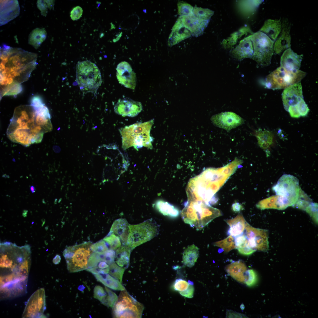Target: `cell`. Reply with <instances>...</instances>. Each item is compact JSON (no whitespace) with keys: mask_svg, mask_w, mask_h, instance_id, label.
Segmentation results:
<instances>
[{"mask_svg":"<svg viewBox=\"0 0 318 318\" xmlns=\"http://www.w3.org/2000/svg\"><path fill=\"white\" fill-rule=\"evenodd\" d=\"M31 103L15 109L6 133L11 141L25 147L41 142L44 134L52 129L49 110L41 98L34 96Z\"/></svg>","mask_w":318,"mask_h":318,"instance_id":"cell-1","label":"cell"},{"mask_svg":"<svg viewBox=\"0 0 318 318\" xmlns=\"http://www.w3.org/2000/svg\"><path fill=\"white\" fill-rule=\"evenodd\" d=\"M0 258V300L21 297L27 292L31 264L29 246L19 248L5 245Z\"/></svg>","mask_w":318,"mask_h":318,"instance_id":"cell-2","label":"cell"},{"mask_svg":"<svg viewBox=\"0 0 318 318\" xmlns=\"http://www.w3.org/2000/svg\"><path fill=\"white\" fill-rule=\"evenodd\" d=\"M36 54L3 44L0 47V92L8 93L22 87L35 68Z\"/></svg>","mask_w":318,"mask_h":318,"instance_id":"cell-3","label":"cell"},{"mask_svg":"<svg viewBox=\"0 0 318 318\" xmlns=\"http://www.w3.org/2000/svg\"><path fill=\"white\" fill-rule=\"evenodd\" d=\"M240 165L236 159L220 168H208L191 178L186 189L188 201H201L211 206L216 203V193Z\"/></svg>","mask_w":318,"mask_h":318,"instance_id":"cell-4","label":"cell"},{"mask_svg":"<svg viewBox=\"0 0 318 318\" xmlns=\"http://www.w3.org/2000/svg\"><path fill=\"white\" fill-rule=\"evenodd\" d=\"M181 213L184 222L197 230H201L213 219L222 215L219 209L201 201H187Z\"/></svg>","mask_w":318,"mask_h":318,"instance_id":"cell-5","label":"cell"},{"mask_svg":"<svg viewBox=\"0 0 318 318\" xmlns=\"http://www.w3.org/2000/svg\"><path fill=\"white\" fill-rule=\"evenodd\" d=\"M153 123L152 120L144 122H137L120 129L123 149L125 150L131 147L138 150L143 147L152 149L153 139L150 133Z\"/></svg>","mask_w":318,"mask_h":318,"instance_id":"cell-6","label":"cell"},{"mask_svg":"<svg viewBox=\"0 0 318 318\" xmlns=\"http://www.w3.org/2000/svg\"><path fill=\"white\" fill-rule=\"evenodd\" d=\"M90 241L67 246L63 252L67 269L70 273L78 272L88 268L90 257L93 252Z\"/></svg>","mask_w":318,"mask_h":318,"instance_id":"cell-7","label":"cell"},{"mask_svg":"<svg viewBox=\"0 0 318 318\" xmlns=\"http://www.w3.org/2000/svg\"><path fill=\"white\" fill-rule=\"evenodd\" d=\"M76 71L77 82L81 90L95 91L101 85L102 79L100 71L92 62L88 60L79 62Z\"/></svg>","mask_w":318,"mask_h":318,"instance_id":"cell-8","label":"cell"},{"mask_svg":"<svg viewBox=\"0 0 318 318\" xmlns=\"http://www.w3.org/2000/svg\"><path fill=\"white\" fill-rule=\"evenodd\" d=\"M159 226L152 219L139 224L129 225V234L125 245L133 249L157 236Z\"/></svg>","mask_w":318,"mask_h":318,"instance_id":"cell-9","label":"cell"},{"mask_svg":"<svg viewBox=\"0 0 318 318\" xmlns=\"http://www.w3.org/2000/svg\"><path fill=\"white\" fill-rule=\"evenodd\" d=\"M306 74L301 70L289 71L280 67L267 75L265 85L273 90L285 89L300 82Z\"/></svg>","mask_w":318,"mask_h":318,"instance_id":"cell-10","label":"cell"},{"mask_svg":"<svg viewBox=\"0 0 318 318\" xmlns=\"http://www.w3.org/2000/svg\"><path fill=\"white\" fill-rule=\"evenodd\" d=\"M143 305L138 302L125 289L121 291L112 309L114 318H141Z\"/></svg>","mask_w":318,"mask_h":318,"instance_id":"cell-11","label":"cell"},{"mask_svg":"<svg viewBox=\"0 0 318 318\" xmlns=\"http://www.w3.org/2000/svg\"><path fill=\"white\" fill-rule=\"evenodd\" d=\"M253 46L252 58L262 67L269 65L273 54L274 41L261 32L249 37Z\"/></svg>","mask_w":318,"mask_h":318,"instance_id":"cell-12","label":"cell"},{"mask_svg":"<svg viewBox=\"0 0 318 318\" xmlns=\"http://www.w3.org/2000/svg\"><path fill=\"white\" fill-rule=\"evenodd\" d=\"M299 182L296 178L284 175L279 180L273 189L280 197L277 204L281 208L286 207L295 203L297 200Z\"/></svg>","mask_w":318,"mask_h":318,"instance_id":"cell-13","label":"cell"},{"mask_svg":"<svg viewBox=\"0 0 318 318\" xmlns=\"http://www.w3.org/2000/svg\"><path fill=\"white\" fill-rule=\"evenodd\" d=\"M46 296L44 288L38 289L28 299L22 314L23 318H46Z\"/></svg>","mask_w":318,"mask_h":318,"instance_id":"cell-14","label":"cell"},{"mask_svg":"<svg viewBox=\"0 0 318 318\" xmlns=\"http://www.w3.org/2000/svg\"><path fill=\"white\" fill-rule=\"evenodd\" d=\"M244 231L248 244L252 249L263 251L268 249L267 230L254 228L246 222Z\"/></svg>","mask_w":318,"mask_h":318,"instance_id":"cell-15","label":"cell"},{"mask_svg":"<svg viewBox=\"0 0 318 318\" xmlns=\"http://www.w3.org/2000/svg\"><path fill=\"white\" fill-rule=\"evenodd\" d=\"M282 99L284 109L287 111L304 101L301 83L292 85L284 89L282 94Z\"/></svg>","mask_w":318,"mask_h":318,"instance_id":"cell-16","label":"cell"},{"mask_svg":"<svg viewBox=\"0 0 318 318\" xmlns=\"http://www.w3.org/2000/svg\"><path fill=\"white\" fill-rule=\"evenodd\" d=\"M211 120L216 126L227 131L243 124L244 119L234 112H222L213 116Z\"/></svg>","mask_w":318,"mask_h":318,"instance_id":"cell-17","label":"cell"},{"mask_svg":"<svg viewBox=\"0 0 318 318\" xmlns=\"http://www.w3.org/2000/svg\"><path fill=\"white\" fill-rule=\"evenodd\" d=\"M142 109L140 102L127 98L119 100L114 107L116 113L123 117H130L137 116Z\"/></svg>","mask_w":318,"mask_h":318,"instance_id":"cell-18","label":"cell"},{"mask_svg":"<svg viewBox=\"0 0 318 318\" xmlns=\"http://www.w3.org/2000/svg\"><path fill=\"white\" fill-rule=\"evenodd\" d=\"M116 70L119 83L127 88L134 89L136 85V76L129 63L125 61L120 62L117 65Z\"/></svg>","mask_w":318,"mask_h":318,"instance_id":"cell-19","label":"cell"},{"mask_svg":"<svg viewBox=\"0 0 318 318\" xmlns=\"http://www.w3.org/2000/svg\"><path fill=\"white\" fill-rule=\"evenodd\" d=\"M20 11L17 0H0V26L16 18L19 15Z\"/></svg>","mask_w":318,"mask_h":318,"instance_id":"cell-20","label":"cell"},{"mask_svg":"<svg viewBox=\"0 0 318 318\" xmlns=\"http://www.w3.org/2000/svg\"><path fill=\"white\" fill-rule=\"evenodd\" d=\"M180 17L184 26L190 31L192 35L196 37L203 34L210 21L197 18L193 14Z\"/></svg>","mask_w":318,"mask_h":318,"instance_id":"cell-21","label":"cell"},{"mask_svg":"<svg viewBox=\"0 0 318 318\" xmlns=\"http://www.w3.org/2000/svg\"><path fill=\"white\" fill-rule=\"evenodd\" d=\"M192 35L190 31L183 25L180 17L177 19L169 36L168 44L171 47Z\"/></svg>","mask_w":318,"mask_h":318,"instance_id":"cell-22","label":"cell"},{"mask_svg":"<svg viewBox=\"0 0 318 318\" xmlns=\"http://www.w3.org/2000/svg\"><path fill=\"white\" fill-rule=\"evenodd\" d=\"M302 55H299L289 48L285 50L280 59V67L289 71L299 70L302 59Z\"/></svg>","mask_w":318,"mask_h":318,"instance_id":"cell-23","label":"cell"},{"mask_svg":"<svg viewBox=\"0 0 318 318\" xmlns=\"http://www.w3.org/2000/svg\"><path fill=\"white\" fill-rule=\"evenodd\" d=\"M289 31V27L286 23L283 22L281 25V34L275 40L274 46V50L276 54H280L290 48L291 37Z\"/></svg>","mask_w":318,"mask_h":318,"instance_id":"cell-24","label":"cell"},{"mask_svg":"<svg viewBox=\"0 0 318 318\" xmlns=\"http://www.w3.org/2000/svg\"><path fill=\"white\" fill-rule=\"evenodd\" d=\"M253 53V44L249 37L241 41L239 45L230 52L232 57L239 60L245 58H252Z\"/></svg>","mask_w":318,"mask_h":318,"instance_id":"cell-25","label":"cell"},{"mask_svg":"<svg viewBox=\"0 0 318 318\" xmlns=\"http://www.w3.org/2000/svg\"><path fill=\"white\" fill-rule=\"evenodd\" d=\"M226 272L237 281L245 282L247 268L242 261H234L227 265L225 268Z\"/></svg>","mask_w":318,"mask_h":318,"instance_id":"cell-26","label":"cell"},{"mask_svg":"<svg viewBox=\"0 0 318 318\" xmlns=\"http://www.w3.org/2000/svg\"><path fill=\"white\" fill-rule=\"evenodd\" d=\"M225 221L230 227L227 233L229 235L234 237L242 234L245 230L246 221L241 213L235 218Z\"/></svg>","mask_w":318,"mask_h":318,"instance_id":"cell-27","label":"cell"},{"mask_svg":"<svg viewBox=\"0 0 318 318\" xmlns=\"http://www.w3.org/2000/svg\"><path fill=\"white\" fill-rule=\"evenodd\" d=\"M129 224L125 219H117L113 223L110 231L118 236L125 245L129 234Z\"/></svg>","mask_w":318,"mask_h":318,"instance_id":"cell-28","label":"cell"},{"mask_svg":"<svg viewBox=\"0 0 318 318\" xmlns=\"http://www.w3.org/2000/svg\"><path fill=\"white\" fill-rule=\"evenodd\" d=\"M281 28L280 20L269 19L266 21L261 31L274 41L280 34Z\"/></svg>","mask_w":318,"mask_h":318,"instance_id":"cell-29","label":"cell"},{"mask_svg":"<svg viewBox=\"0 0 318 318\" xmlns=\"http://www.w3.org/2000/svg\"><path fill=\"white\" fill-rule=\"evenodd\" d=\"M255 136L259 146L264 150H266L270 148L274 143V136L273 133L269 130L259 129L256 132Z\"/></svg>","mask_w":318,"mask_h":318,"instance_id":"cell-30","label":"cell"},{"mask_svg":"<svg viewBox=\"0 0 318 318\" xmlns=\"http://www.w3.org/2000/svg\"><path fill=\"white\" fill-rule=\"evenodd\" d=\"M94 275L98 281L110 289L121 291L125 289L121 282L109 274H98Z\"/></svg>","mask_w":318,"mask_h":318,"instance_id":"cell-31","label":"cell"},{"mask_svg":"<svg viewBox=\"0 0 318 318\" xmlns=\"http://www.w3.org/2000/svg\"><path fill=\"white\" fill-rule=\"evenodd\" d=\"M131 249L127 246H121L117 249L115 260L118 266L125 269L127 268L129 264Z\"/></svg>","mask_w":318,"mask_h":318,"instance_id":"cell-32","label":"cell"},{"mask_svg":"<svg viewBox=\"0 0 318 318\" xmlns=\"http://www.w3.org/2000/svg\"><path fill=\"white\" fill-rule=\"evenodd\" d=\"M199 249L194 244L188 246L184 250L182 256L183 262L187 267L193 266L198 257Z\"/></svg>","mask_w":318,"mask_h":318,"instance_id":"cell-33","label":"cell"},{"mask_svg":"<svg viewBox=\"0 0 318 318\" xmlns=\"http://www.w3.org/2000/svg\"><path fill=\"white\" fill-rule=\"evenodd\" d=\"M47 36L46 30L43 28H36L30 34L28 39L29 44L37 49L45 40Z\"/></svg>","mask_w":318,"mask_h":318,"instance_id":"cell-34","label":"cell"},{"mask_svg":"<svg viewBox=\"0 0 318 318\" xmlns=\"http://www.w3.org/2000/svg\"><path fill=\"white\" fill-rule=\"evenodd\" d=\"M156 208L164 215L171 217H178L179 214V210L174 206L165 201L160 200L155 204Z\"/></svg>","mask_w":318,"mask_h":318,"instance_id":"cell-35","label":"cell"},{"mask_svg":"<svg viewBox=\"0 0 318 318\" xmlns=\"http://www.w3.org/2000/svg\"><path fill=\"white\" fill-rule=\"evenodd\" d=\"M99 155L110 159H113L121 153L117 145L115 144L103 145L99 146L97 150Z\"/></svg>","mask_w":318,"mask_h":318,"instance_id":"cell-36","label":"cell"},{"mask_svg":"<svg viewBox=\"0 0 318 318\" xmlns=\"http://www.w3.org/2000/svg\"><path fill=\"white\" fill-rule=\"evenodd\" d=\"M213 245L221 248L227 253L236 249L234 238L231 235L222 240L214 242Z\"/></svg>","mask_w":318,"mask_h":318,"instance_id":"cell-37","label":"cell"},{"mask_svg":"<svg viewBox=\"0 0 318 318\" xmlns=\"http://www.w3.org/2000/svg\"><path fill=\"white\" fill-rule=\"evenodd\" d=\"M103 240L105 242L109 249L115 250L121 246L119 237L111 232H110Z\"/></svg>","mask_w":318,"mask_h":318,"instance_id":"cell-38","label":"cell"},{"mask_svg":"<svg viewBox=\"0 0 318 318\" xmlns=\"http://www.w3.org/2000/svg\"><path fill=\"white\" fill-rule=\"evenodd\" d=\"M116 168L112 165H106L104 169L102 182L111 181L118 178Z\"/></svg>","mask_w":318,"mask_h":318,"instance_id":"cell-39","label":"cell"},{"mask_svg":"<svg viewBox=\"0 0 318 318\" xmlns=\"http://www.w3.org/2000/svg\"><path fill=\"white\" fill-rule=\"evenodd\" d=\"M214 12L208 9L202 8L195 6L193 7V14L197 18L210 20Z\"/></svg>","mask_w":318,"mask_h":318,"instance_id":"cell-40","label":"cell"},{"mask_svg":"<svg viewBox=\"0 0 318 318\" xmlns=\"http://www.w3.org/2000/svg\"><path fill=\"white\" fill-rule=\"evenodd\" d=\"M109 269L110 275L122 283L125 269L119 266L114 261L110 265Z\"/></svg>","mask_w":318,"mask_h":318,"instance_id":"cell-41","label":"cell"},{"mask_svg":"<svg viewBox=\"0 0 318 318\" xmlns=\"http://www.w3.org/2000/svg\"><path fill=\"white\" fill-rule=\"evenodd\" d=\"M178 13L180 16H188L193 14V7L189 4L183 1H178L177 3Z\"/></svg>","mask_w":318,"mask_h":318,"instance_id":"cell-42","label":"cell"},{"mask_svg":"<svg viewBox=\"0 0 318 318\" xmlns=\"http://www.w3.org/2000/svg\"><path fill=\"white\" fill-rule=\"evenodd\" d=\"M107 296V292L102 287L100 286L95 287L94 289V297L104 305Z\"/></svg>","mask_w":318,"mask_h":318,"instance_id":"cell-43","label":"cell"},{"mask_svg":"<svg viewBox=\"0 0 318 318\" xmlns=\"http://www.w3.org/2000/svg\"><path fill=\"white\" fill-rule=\"evenodd\" d=\"M257 281L258 277L255 271L253 269L247 270L245 281L246 284L249 286H252L256 284Z\"/></svg>","mask_w":318,"mask_h":318,"instance_id":"cell-44","label":"cell"},{"mask_svg":"<svg viewBox=\"0 0 318 318\" xmlns=\"http://www.w3.org/2000/svg\"><path fill=\"white\" fill-rule=\"evenodd\" d=\"M105 288L107 293V296L104 305L108 307L112 308L118 297L114 292L111 291L106 286H105Z\"/></svg>","mask_w":318,"mask_h":318,"instance_id":"cell-45","label":"cell"},{"mask_svg":"<svg viewBox=\"0 0 318 318\" xmlns=\"http://www.w3.org/2000/svg\"><path fill=\"white\" fill-rule=\"evenodd\" d=\"M189 283L186 281L182 279H176L173 285V287L175 291L179 292L186 290L188 288Z\"/></svg>","mask_w":318,"mask_h":318,"instance_id":"cell-46","label":"cell"},{"mask_svg":"<svg viewBox=\"0 0 318 318\" xmlns=\"http://www.w3.org/2000/svg\"><path fill=\"white\" fill-rule=\"evenodd\" d=\"M91 248L93 252H102L109 249L103 239L92 244Z\"/></svg>","mask_w":318,"mask_h":318,"instance_id":"cell-47","label":"cell"},{"mask_svg":"<svg viewBox=\"0 0 318 318\" xmlns=\"http://www.w3.org/2000/svg\"><path fill=\"white\" fill-rule=\"evenodd\" d=\"M236 249L242 247L248 244L247 238L244 233L234 237Z\"/></svg>","mask_w":318,"mask_h":318,"instance_id":"cell-48","label":"cell"},{"mask_svg":"<svg viewBox=\"0 0 318 318\" xmlns=\"http://www.w3.org/2000/svg\"><path fill=\"white\" fill-rule=\"evenodd\" d=\"M83 13L82 8L79 6L74 7L70 12V17L73 21L79 19L82 16Z\"/></svg>","mask_w":318,"mask_h":318,"instance_id":"cell-49","label":"cell"},{"mask_svg":"<svg viewBox=\"0 0 318 318\" xmlns=\"http://www.w3.org/2000/svg\"><path fill=\"white\" fill-rule=\"evenodd\" d=\"M37 6L40 11L42 15L46 16L47 13L48 7L45 0H38Z\"/></svg>","mask_w":318,"mask_h":318,"instance_id":"cell-50","label":"cell"},{"mask_svg":"<svg viewBox=\"0 0 318 318\" xmlns=\"http://www.w3.org/2000/svg\"><path fill=\"white\" fill-rule=\"evenodd\" d=\"M194 292V288L193 285L189 284L188 288L186 290L179 292L182 296L188 298H192L193 297Z\"/></svg>","mask_w":318,"mask_h":318,"instance_id":"cell-51","label":"cell"},{"mask_svg":"<svg viewBox=\"0 0 318 318\" xmlns=\"http://www.w3.org/2000/svg\"><path fill=\"white\" fill-rule=\"evenodd\" d=\"M238 252L241 254L246 256L249 255L256 251L252 249L249 245L248 243L245 246L238 249Z\"/></svg>","mask_w":318,"mask_h":318,"instance_id":"cell-52","label":"cell"},{"mask_svg":"<svg viewBox=\"0 0 318 318\" xmlns=\"http://www.w3.org/2000/svg\"><path fill=\"white\" fill-rule=\"evenodd\" d=\"M227 318H246L245 315L231 310H228L226 313Z\"/></svg>","mask_w":318,"mask_h":318,"instance_id":"cell-53","label":"cell"},{"mask_svg":"<svg viewBox=\"0 0 318 318\" xmlns=\"http://www.w3.org/2000/svg\"><path fill=\"white\" fill-rule=\"evenodd\" d=\"M243 208L242 206L239 203L236 202L234 203L232 206V210L235 212H239L242 210Z\"/></svg>","mask_w":318,"mask_h":318,"instance_id":"cell-54","label":"cell"},{"mask_svg":"<svg viewBox=\"0 0 318 318\" xmlns=\"http://www.w3.org/2000/svg\"><path fill=\"white\" fill-rule=\"evenodd\" d=\"M45 1L48 8L50 9H51L53 8L54 1L45 0Z\"/></svg>","mask_w":318,"mask_h":318,"instance_id":"cell-55","label":"cell"},{"mask_svg":"<svg viewBox=\"0 0 318 318\" xmlns=\"http://www.w3.org/2000/svg\"><path fill=\"white\" fill-rule=\"evenodd\" d=\"M61 258L59 255H57L53 260V263L56 264H59Z\"/></svg>","mask_w":318,"mask_h":318,"instance_id":"cell-56","label":"cell"},{"mask_svg":"<svg viewBox=\"0 0 318 318\" xmlns=\"http://www.w3.org/2000/svg\"><path fill=\"white\" fill-rule=\"evenodd\" d=\"M30 190L32 193H34L35 191V189L33 186H32L30 187Z\"/></svg>","mask_w":318,"mask_h":318,"instance_id":"cell-57","label":"cell"},{"mask_svg":"<svg viewBox=\"0 0 318 318\" xmlns=\"http://www.w3.org/2000/svg\"><path fill=\"white\" fill-rule=\"evenodd\" d=\"M28 211L27 210H24L22 213V216L24 217H26L27 216V213Z\"/></svg>","mask_w":318,"mask_h":318,"instance_id":"cell-58","label":"cell"}]
</instances>
